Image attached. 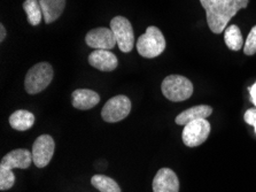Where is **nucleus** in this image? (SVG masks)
I'll list each match as a JSON object with an SVG mask.
<instances>
[{
    "instance_id": "obj_1",
    "label": "nucleus",
    "mask_w": 256,
    "mask_h": 192,
    "mask_svg": "<svg viewBox=\"0 0 256 192\" xmlns=\"http://www.w3.org/2000/svg\"><path fill=\"white\" fill-rule=\"evenodd\" d=\"M250 0H200L206 11L209 29L220 34L226 29L230 20L240 10L246 9Z\"/></svg>"
},
{
    "instance_id": "obj_2",
    "label": "nucleus",
    "mask_w": 256,
    "mask_h": 192,
    "mask_svg": "<svg viewBox=\"0 0 256 192\" xmlns=\"http://www.w3.org/2000/svg\"><path fill=\"white\" fill-rule=\"evenodd\" d=\"M137 50L138 53L144 58L153 59L158 57L166 50L164 34L156 27H148L146 33L138 38Z\"/></svg>"
},
{
    "instance_id": "obj_3",
    "label": "nucleus",
    "mask_w": 256,
    "mask_h": 192,
    "mask_svg": "<svg viewBox=\"0 0 256 192\" xmlns=\"http://www.w3.org/2000/svg\"><path fill=\"white\" fill-rule=\"evenodd\" d=\"M53 67L48 62H40L26 73L24 80L26 91L30 95H36L48 87L53 80Z\"/></svg>"
},
{
    "instance_id": "obj_4",
    "label": "nucleus",
    "mask_w": 256,
    "mask_h": 192,
    "mask_svg": "<svg viewBox=\"0 0 256 192\" xmlns=\"http://www.w3.org/2000/svg\"><path fill=\"white\" fill-rule=\"evenodd\" d=\"M161 90L164 96L174 103L188 99L193 93L192 82L180 75H169L162 82Z\"/></svg>"
},
{
    "instance_id": "obj_5",
    "label": "nucleus",
    "mask_w": 256,
    "mask_h": 192,
    "mask_svg": "<svg viewBox=\"0 0 256 192\" xmlns=\"http://www.w3.org/2000/svg\"><path fill=\"white\" fill-rule=\"evenodd\" d=\"M110 29L120 50L124 53H129L134 46V34L129 20L124 17H115L110 21Z\"/></svg>"
},
{
    "instance_id": "obj_6",
    "label": "nucleus",
    "mask_w": 256,
    "mask_h": 192,
    "mask_svg": "<svg viewBox=\"0 0 256 192\" xmlns=\"http://www.w3.org/2000/svg\"><path fill=\"white\" fill-rule=\"evenodd\" d=\"M131 100L126 96H115L104 104L102 116L108 123H115L122 121L130 114Z\"/></svg>"
},
{
    "instance_id": "obj_7",
    "label": "nucleus",
    "mask_w": 256,
    "mask_h": 192,
    "mask_svg": "<svg viewBox=\"0 0 256 192\" xmlns=\"http://www.w3.org/2000/svg\"><path fill=\"white\" fill-rule=\"evenodd\" d=\"M210 134V123L206 119H200L184 125L183 143L188 147H196L204 144Z\"/></svg>"
},
{
    "instance_id": "obj_8",
    "label": "nucleus",
    "mask_w": 256,
    "mask_h": 192,
    "mask_svg": "<svg viewBox=\"0 0 256 192\" xmlns=\"http://www.w3.org/2000/svg\"><path fill=\"white\" fill-rule=\"evenodd\" d=\"M56 143L50 135H42L34 140L32 145V161L38 168L48 166L53 158Z\"/></svg>"
},
{
    "instance_id": "obj_9",
    "label": "nucleus",
    "mask_w": 256,
    "mask_h": 192,
    "mask_svg": "<svg viewBox=\"0 0 256 192\" xmlns=\"http://www.w3.org/2000/svg\"><path fill=\"white\" fill-rule=\"evenodd\" d=\"M88 46L94 50H112L118 44L112 29L96 28L90 30L85 37Z\"/></svg>"
},
{
    "instance_id": "obj_10",
    "label": "nucleus",
    "mask_w": 256,
    "mask_h": 192,
    "mask_svg": "<svg viewBox=\"0 0 256 192\" xmlns=\"http://www.w3.org/2000/svg\"><path fill=\"white\" fill-rule=\"evenodd\" d=\"M180 179L169 168H161L153 179V192H178Z\"/></svg>"
},
{
    "instance_id": "obj_11",
    "label": "nucleus",
    "mask_w": 256,
    "mask_h": 192,
    "mask_svg": "<svg viewBox=\"0 0 256 192\" xmlns=\"http://www.w3.org/2000/svg\"><path fill=\"white\" fill-rule=\"evenodd\" d=\"M32 153L24 148H18V150L10 151L2 159L0 168L5 169H14V168H20V169H26L32 163Z\"/></svg>"
},
{
    "instance_id": "obj_12",
    "label": "nucleus",
    "mask_w": 256,
    "mask_h": 192,
    "mask_svg": "<svg viewBox=\"0 0 256 192\" xmlns=\"http://www.w3.org/2000/svg\"><path fill=\"white\" fill-rule=\"evenodd\" d=\"M88 64L102 72H112L118 68V57L110 50H96L88 56Z\"/></svg>"
},
{
    "instance_id": "obj_13",
    "label": "nucleus",
    "mask_w": 256,
    "mask_h": 192,
    "mask_svg": "<svg viewBox=\"0 0 256 192\" xmlns=\"http://www.w3.org/2000/svg\"><path fill=\"white\" fill-rule=\"evenodd\" d=\"M72 106L77 109H91L99 104L100 97L93 90L78 89L75 90L72 95Z\"/></svg>"
},
{
    "instance_id": "obj_14",
    "label": "nucleus",
    "mask_w": 256,
    "mask_h": 192,
    "mask_svg": "<svg viewBox=\"0 0 256 192\" xmlns=\"http://www.w3.org/2000/svg\"><path fill=\"white\" fill-rule=\"evenodd\" d=\"M212 108L208 105H199L194 106V107L186 109V111L182 112L180 115L176 117V123L178 125H186L193 121L200 120V119H207L209 115H212Z\"/></svg>"
},
{
    "instance_id": "obj_15",
    "label": "nucleus",
    "mask_w": 256,
    "mask_h": 192,
    "mask_svg": "<svg viewBox=\"0 0 256 192\" xmlns=\"http://www.w3.org/2000/svg\"><path fill=\"white\" fill-rule=\"evenodd\" d=\"M40 4L46 23H52L59 19L66 7V0H40Z\"/></svg>"
},
{
    "instance_id": "obj_16",
    "label": "nucleus",
    "mask_w": 256,
    "mask_h": 192,
    "mask_svg": "<svg viewBox=\"0 0 256 192\" xmlns=\"http://www.w3.org/2000/svg\"><path fill=\"white\" fill-rule=\"evenodd\" d=\"M10 127L18 131H26L34 124V115L26 109H18L10 116Z\"/></svg>"
},
{
    "instance_id": "obj_17",
    "label": "nucleus",
    "mask_w": 256,
    "mask_h": 192,
    "mask_svg": "<svg viewBox=\"0 0 256 192\" xmlns=\"http://www.w3.org/2000/svg\"><path fill=\"white\" fill-rule=\"evenodd\" d=\"M224 41L226 46L232 51H240L244 45V38L239 27L231 25L224 30Z\"/></svg>"
},
{
    "instance_id": "obj_18",
    "label": "nucleus",
    "mask_w": 256,
    "mask_h": 192,
    "mask_svg": "<svg viewBox=\"0 0 256 192\" xmlns=\"http://www.w3.org/2000/svg\"><path fill=\"white\" fill-rule=\"evenodd\" d=\"M23 10L28 17L31 26H38L42 22V11L40 0H26L23 3Z\"/></svg>"
},
{
    "instance_id": "obj_19",
    "label": "nucleus",
    "mask_w": 256,
    "mask_h": 192,
    "mask_svg": "<svg viewBox=\"0 0 256 192\" xmlns=\"http://www.w3.org/2000/svg\"><path fill=\"white\" fill-rule=\"evenodd\" d=\"M91 184L102 192H121L118 184L106 175H94L91 178Z\"/></svg>"
},
{
    "instance_id": "obj_20",
    "label": "nucleus",
    "mask_w": 256,
    "mask_h": 192,
    "mask_svg": "<svg viewBox=\"0 0 256 192\" xmlns=\"http://www.w3.org/2000/svg\"><path fill=\"white\" fill-rule=\"evenodd\" d=\"M15 183V175L13 171L5 168H0V190H8Z\"/></svg>"
},
{
    "instance_id": "obj_21",
    "label": "nucleus",
    "mask_w": 256,
    "mask_h": 192,
    "mask_svg": "<svg viewBox=\"0 0 256 192\" xmlns=\"http://www.w3.org/2000/svg\"><path fill=\"white\" fill-rule=\"evenodd\" d=\"M244 52L246 56H254L256 53V26L252 28L250 35H248L246 44L244 46Z\"/></svg>"
},
{
    "instance_id": "obj_22",
    "label": "nucleus",
    "mask_w": 256,
    "mask_h": 192,
    "mask_svg": "<svg viewBox=\"0 0 256 192\" xmlns=\"http://www.w3.org/2000/svg\"><path fill=\"white\" fill-rule=\"evenodd\" d=\"M244 119H245V121L248 124L253 125L255 129V134H256V107L250 108L248 111H246L245 115H244Z\"/></svg>"
},
{
    "instance_id": "obj_23",
    "label": "nucleus",
    "mask_w": 256,
    "mask_h": 192,
    "mask_svg": "<svg viewBox=\"0 0 256 192\" xmlns=\"http://www.w3.org/2000/svg\"><path fill=\"white\" fill-rule=\"evenodd\" d=\"M250 101L253 103L254 106H256V83H254L250 88Z\"/></svg>"
},
{
    "instance_id": "obj_24",
    "label": "nucleus",
    "mask_w": 256,
    "mask_h": 192,
    "mask_svg": "<svg viewBox=\"0 0 256 192\" xmlns=\"http://www.w3.org/2000/svg\"><path fill=\"white\" fill-rule=\"evenodd\" d=\"M5 37H6L5 27H4V25H0V42L5 41Z\"/></svg>"
}]
</instances>
